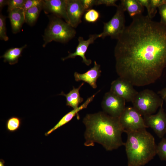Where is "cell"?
<instances>
[{
  "mask_svg": "<svg viewBox=\"0 0 166 166\" xmlns=\"http://www.w3.org/2000/svg\"><path fill=\"white\" fill-rule=\"evenodd\" d=\"M132 18L117 40L116 70L133 86H144L155 82L166 67V28L147 15Z\"/></svg>",
  "mask_w": 166,
  "mask_h": 166,
  "instance_id": "cell-1",
  "label": "cell"
},
{
  "mask_svg": "<svg viewBox=\"0 0 166 166\" xmlns=\"http://www.w3.org/2000/svg\"><path fill=\"white\" fill-rule=\"evenodd\" d=\"M83 123L85 127V146H93L97 143L106 150L111 151L124 145L122 138L124 130L119 118L99 112L87 114L83 120Z\"/></svg>",
  "mask_w": 166,
  "mask_h": 166,
  "instance_id": "cell-2",
  "label": "cell"
},
{
  "mask_svg": "<svg viewBox=\"0 0 166 166\" xmlns=\"http://www.w3.org/2000/svg\"><path fill=\"white\" fill-rule=\"evenodd\" d=\"M127 140L124 144L128 166H143L156 154L155 139L146 129L126 132Z\"/></svg>",
  "mask_w": 166,
  "mask_h": 166,
  "instance_id": "cell-3",
  "label": "cell"
},
{
  "mask_svg": "<svg viewBox=\"0 0 166 166\" xmlns=\"http://www.w3.org/2000/svg\"><path fill=\"white\" fill-rule=\"evenodd\" d=\"M76 34V30L70 24L53 15L50 17L45 31L43 47L53 41L65 43L73 38Z\"/></svg>",
  "mask_w": 166,
  "mask_h": 166,
  "instance_id": "cell-4",
  "label": "cell"
},
{
  "mask_svg": "<svg viewBox=\"0 0 166 166\" xmlns=\"http://www.w3.org/2000/svg\"><path fill=\"white\" fill-rule=\"evenodd\" d=\"M163 101L153 91L147 89L138 92L132 102L133 107L144 116L155 113Z\"/></svg>",
  "mask_w": 166,
  "mask_h": 166,
  "instance_id": "cell-5",
  "label": "cell"
},
{
  "mask_svg": "<svg viewBox=\"0 0 166 166\" xmlns=\"http://www.w3.org/2000/svg\"><path fill=\"white\" fill-rule=\"evenodd\" d=\"M117 8L116 12L111 19L104 23L103 31L99 34V38H104L110 36L112 39L117 40L124 31L126 27L124 11L120 4Z\"/></svg>",
  "mask_w": 166,
  "mask_h": 166,
  "instance_id": "cell-6",
  "label": "cell"
},
{
  "mask_svg": "<svg viewBox=\"0 0 166 166\" xmlns=\"http://www.w3.org/2000/svg\"><path fill=\"white\" fill-rule=\"evenodd\" d=\"M142 116L133 107H125L119 118L120 122L124 132L146 129V124Z\"/></svg>",
  "mask_w": 166,
  "mask_h": 166,
  "instance_id": "cell-7",
  "label": "cell"
},
{
  "mask_svg": "<svg viewBox=\"0 0 166 166\" xmlns=\"http://www.w3.org/2000/svg\"><path fill=\"white\" fill-rule=\"evenodd\" d=\"M126 101L109 91L105 94L101 102L103 112L114 117L119 118L124 111Z\"/></svg>",
  "mask_w": 166,
  "mask_h": 166,
  "instance_id": "cell-8",
  "label": "cell"
},
{
  "mask_svg": "<svg viewBox=\"0 0 166 166\" xmlns=\"http://www.w3.org/2000/svg\"><path fill=\"white\" fill-rule=\"evenodd\" d=\"M143 118L148 128H152L159 138H163L166 133V113L163 104L156 114L146 115Z\"/></svg>",
  "mask_w": 166,
  "mask_h": 166,
  "instance_id": "cell-9",
  "label": "cell"
},
{
  "mask_svg": "<svg viewBox=\"0 0 166 166\" xmlns=\"http://www.w3.org/2000/svg\"><path fill=\"white\" fill-rule=\"evenodd\" d=\"M110 91L126 101L131 102L138 92L131 83L120 77L112 82Z\"/></svg>",
  "mask_w": 166,
  "mask_h": 166,
  "instance_id": "cell-10",
  "label": "cell"
},
{
  "mask_svg": "<svg viewBox=\"0 0 166 166\" xmlns=\"http://www.w3.org/2000/svg\"><path fill=\"white\" fill-rule=\"evenodd\" d=\"M66 5V0H44L43 9L46 14L52 13L55 16L63 18L69 24Z\"/></svg>",
  "mask_w": 166,
  "mask_h": 166,
  "instance_id": "cell-11",
  "label": "cell"
},
{
  "mask_svg": "<svg viewBox=\"0 0 166 166\" xmlns=\"http://www.w3.org/2000/svg\"><path fill=\"white\" fill-rule=\"evenodd\" d=\"M99 38V34H91L87 40H84L82 37L78 38V43L75 51L73 53H69L68 55L62 58V61L69 58H74L77 56L81 57L82 59V62L87 65H90L92 63L90 59H88L85 56V54L89 45L93 43L95 40Z\"/></svg>",
  "mask_w": 166,
  "mask_h": 166,
  "instance_id": "cell-12",
  "label": "cell"
},
{
  "mask_svg": "<svg viewBox=\"0 0 166 166\" xmlns=\"http://www.w3.org/2000/svg\"><path fill=\"white\" fill-rule=\"evenodd\" d=\"M66 3L69 23L74 28L81 22L82 16L85 11L79 0H66Z\"/></svg>",
  "mask_w": 166,
  "mask_h": 166,
  "instance_id": "cell-13",
  "label": "cell"
},
{
  "mask_svg": "<svg viewBox=\"0 0 166 166\" xmlns=\"http://www.w3.org/2000/svg\"><path fill=\"white\" fill-rule=\"evenodd\" d=\"M101 72L100 65L94 61V66L90 69L83 73L75 72L74 76L75 81H84L95 89L97 87V80L100 76Z\"/></svg>",
  "mask_w": 166,
  "mask_h": 166,
  "instance_id": "cell-14",
  "label": "cell"
},
{
  "mask_svg": "<svg viewBox=\"0 0 166 166\" xmlns=\"http://www.w3.org/2000/svg\"><path fill=\"white\" fill-rule=\"evenodd\" d=\"M99 91L100 90L88 97L82 105L77 108L73 109L71 111L65 115L52 128L45 133V136L48 135L57 129L68 123L76 115H77L80 111L87 108L89 104L93 101L96 95Z\"/></svg>",
  "mask_w": 166,
  "mask_h": 166,
  "instance_id": "cell-15",
  "label": "cell"
},
{
  "mask_svg": "<svg viewBox=\"0 0 166 166\" xmlns=\"http://www.w3.org/2000/svg\"><path fill=\"white\" fill-rule=\"evenodd\" d=\"M12 30L14 34L20 31L23 24L25 22V11L22 8L15 9L9 12Z\"/></svg>",
  "mask_w": 166,
  "mask_h": 166,
  "instance_id": "cell-16",
  "label": "cell"
},
{
  "mask_svg": "<svg viewBox=\"0 0 166 166\" xmlns=\"http://www.w3.org/2000/svg\"><path fill=\"white\" fill-rule=\"evenodd\" d=\"M84 84V83H82L77 88L73 86L72 89L67 94L62 92L59 94L65 97L67 106L75 109L78 107L79 104L83 101V98L80 96L79 90Z\"/></svg>",
  "mask_w": 166,
  "mask_h": 166,
  "instance_id": "cell-17",
  "label": "cell"
},
{
  "mask_svg": "<svg viewBox=\"0 0 166 166\" xmlns=\"http://www.w3.org/2000/svg\"><path fill=\"white\" fill-rule=\"evenodd\" d=\"M121 2L120 4L123 10L127 11L132 18L142 14L144 11V7L138 0H121Z\"/></svg>",
  "mask_w": 166,
  "mask_h": 166,
  "instance_id": "cell-18",
  "label": "cell"
},
{
  "mask_svg": "<svg viewBox=\"0 0 166 166\" xmlns=\"http://www.w3.org/2000/svg\"><path fill=\"white\" fill-rule=\"evenodd\" d=\"M26 46V45H25L21 47L10 49L1 57L4 58V62H7L11 65H14L18 62L23 50Z\"/></svg>",
  "mask_w": 166,
  "mask_h": 166,
  "instance_id": "cell-19",
  "label": "cell"
},
{
  "mask_svg": "<svg viewBox=\"0 0 166 166\" xmlns=\"http://www.w3.org/2000/svg\"><path fill=\"white\" fill-rule=\"evenodd\" d=\"M42 9L43 3L30 8L25 11V22L30 26H33L36 21Z\"/></svg>",
  "mask_w": 166,
  "mask_h": 166,
  "instance_id": "cell-20",
  "label": "cell"
},
{
  "mask_svg": "<svg viewBox=\"0 0 166 166\" xmlns=\"http://www.w3.org/2000/svg\"><path fill=\"white\" fill-rule=\"evenodd\" d=\"M21 124V119L16 117H12L9 118L6 123L7 129L10 132H14L20 127Z\"/></svg>",
  "mask_w": 166,
  "mask_h": 166,
  "instance_id": "cell-21",
  "label": "cell"
},
{
  "mask_svg": "<svg viewBox=\"0 0 166 166\" xmlns=\"http://www.w3.org/2000/svg\"><path fill=\"white\" fill-rule=\"evenodd\" d=\"M100 17L99 12L95 10L91 9L86 11L84 19L87 22L94 23L97 21Z\"/></svg>",
  "mask_w": 166,
  "mask_h": 166,
  "instance_id": "cell-22",
  "label": "cell"
},
{
  "mask_svg": "<svg viewBox=\"0 0 166 166\" xmlns=\"http://www.w3.org/2000/svg\"><path fill=\"white\" fill-rule=\"evenodd\" d=\"M156 154L161 160L166 161V138H163L157 145Z\"/></svg>",
  "mask_w": 166,
  "mask_h": 166,
  "instance_id": "cell-23",
  "label": "cell"
},
{
  "mask_svg": "<svg viewBox=\"0 0 166 166\" xmlns=\"http://www.w3.org/2000/svg\"><path fill=\"white\" fill-rule=\"evenodd\" d=\"M166 3V0H150V10L149 14L147 15L152 19L154 17L157 11V8Z\"/></svg>",
  "mask_w": 166,
  "mask_h": 166,
  "instance_id": "cell-24",
  "label": "cell"
},
{
  "mask_svg": "<svg viewBox=\"0 0 166 166\" xmlns=\"http://www.w3.org/2000/svg\"><path fill=\"white\" fill-rule=\"evenodd\" d=\"M0 39L5 41L9 39L6 34L5 17L1 14L0 15Z\"/></svg>",
  "mask_w": 166,
  "mask_h": 166,
  "instance_id": "cell-25",
  "label": "cell"
},
{
  "mask_svg": "<svg viewBox=\"0 0 166 166\" xmlns=\"http://www.w3.org/2000/svg\"><path fill=\"white\" fill-rule=\"evenodd\" d=\"M26 0H8V10L9 12L15 9L22 8Z\"/></svg>",
  "mask_w": 166,
  "mask_h": 166,
  "instance_id": "cell-26",
  "label": "cell"
},
{
  "mask_svg": "<svg viewBox=\"0 0 166 166\" xmlns=\"http://www.w3.org/2000/svg\"><path fill=\"white\" fill-rule=\"evenodd\" d=\"M43 2L42 0H26L22 9L25 11L30 8L42 4Z\"/></svg>",
  "mask_w": 166,
  "mask_h": 166,
  "instance_id": "cell-27",
  "label": "cell"
},
{
  "mask_svg": "<svg viewBox=\"0 0 166 166\" xmlns=\"http://www.w3.org/2000/svg\"><path fill=\"white\" fill-rule=\"evenodd\" d=\"M161 17L160 23L166 28V3L158 8Z\"/></svg>",
  "mask_w": 166,
  "mask_h": 166,
  "instance_id": "cell-28",
  "label": "cell"
},
{
  "mask_svg": "<svg viewBox=\"0 0 166 166\" xmlns=\"http://www.w3.org/2000/svg\"><path fill=\"white\" fill-rule=\"evenodd\" d=\"M82 6L85 11L92 9L96 6V0H79Z\"/></svg>",
  "mask_w": 166,
  "mask_h": 166,
  "instance_id": "cell-29",
  "label": "cell"
},
{
  "mask_svg": "<svg viewBox=\"0 0 166 166\" xmlns=\"http://www.w3.org/2000/svg\"><path fill=\"white\" fill-rule=\"evenodd\" d=\"M117 0H96V6L105 5L107 6H115L117 7L116 4Z\"/></svg>",
  "mask_w": 166,
  "mask_h": 166,
  "instance_id": "cell-30",
  "label": "cell"
},
{
  "mask_svg": "<svg viewBox=\"0 0 166 166\" xmlns=\"http://www.w3.org/2000/svg\"><path fill=\"white\" fill-rule=\"evenodd\" d=\"M140 3L143 7H145L146 8L148 15L150 12V0H138Z\"/></svg>",
  "mask_w": 166,
  "mask_h": 166,
  "instance_id": "cell-31",
  "label": "cell"
},
{
  "mask_svg": "<svg viewBox=\"0 0 166 166\" xmlns=\"http://www.w3.org/2000/svg\"><path fill=\"white\" fill-rule=\"evenodd\" d=\"M158 93L160 95L162 100L166 103V87L159 91Z\"/></svg>",
  "mask_w": 166,
  "mask_h": 166,
  "instance_id": "cell-32",
  "label": "cell"
},
{
  "mask_svg": "<svg viewBox=\"0 0 166 166\" xmlns=\"http://www.w3.org/2000/svg\"><path fill=\"white\" fill-rule=\"evenodd\" d=\"M7 0H0V11L5 5H7Z\"/></svg>",
  "mask_w": 166,
  "mask_h": 166,
  "instance_id": "cell-33",
  "label": "cell"
},
{
  "mask_svg": "<svg viewBox=\"0 0 166 166\" xmlns=\"http://www.w3.org/2000/svg\"><path fill=\"white\" fill-rule=\"evenodd\" d=\"M4 161L1 160L0 161V166H4Z\"/></svg>",
  "mask_w": 166,
  "mask_h": 166,
  "instance_id": "cell-34",
  "label": "cell"
}]
</instances>
